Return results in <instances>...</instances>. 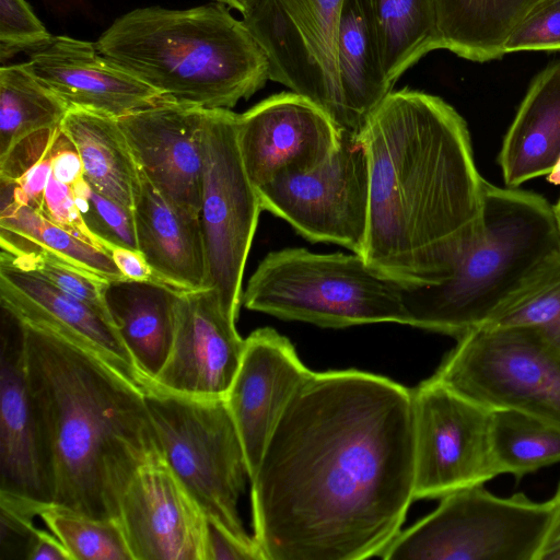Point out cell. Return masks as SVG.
Returning a JSON list of instances; mask_svg holds the SVG:
<instances>
[{
  "mask_svg": "<svg viewBox=\"0 0 560 560\" xmlns=\"http://www.w3.org/2000/svg\"><path fill=\"white\" fill-rule=\"evenodd\" d=\"M250 483L265 560L380 557L415 500L412 389L357 370L312 372Z\"/></svg>",
  "mask_w": 560,
  "mask_h": 560,
  "instance_id": "1",
  "label": "cell"
},
{
  "mask_svg": "<svg viewBox=\"0 0 560 560\" xmlns=\"http://www.w3.org/2000/svg\"><path fill=\"white\" fill-rule=\"evenodd\" d=\"M369 222L360 255L401 285L438 283L477 237L486 180L465 119L443 98L392 91L360 133Z\"/></svg>",
  "mask_w": 560,
  "mask_h": 560,
  "instance_id": "2",
  "label": "cell"
},
{
  "mask_svg": "<svg viewBox=\"0 0 560 560\" xmlns=\"http://www.w3.org/2000/svg\"><path fill=\"white\" fill-rule=\"evenodd\" d=\"M20 322L51 506L118 518L133 475L163 456L145 388L62 336Z\"/></svg>",
  "mask_w": 560,
  "mask_h": 560,
  "instance_id": "3",
  "label": "cell"
},
{
  "mask_svg": "<svg viewBox=\"0 0 560 560\" xmlns=\"http://www.w3.org/2000/svg\"><path fill=\"white\" fill-rule=\"evenodd\" d=\"M96 46L163 96L209 109H230L270 80L260 45L217 1L135 9L115 20Z\"/></svg>",
  "mask_w": 560,
  "mask_h": 560,
  "instance_id": "4",
  "label": "cell"
},
{
  "mask_svg": "<svg viewBox=\"0 0 560 560\" xmlns=\"http://www.w3.org/2000/svg\"><path fill=\"white\" fill-rule=\"evenodd\" d=\"M558 252L553 206L535 192L487 182L479 233L448 277L401 285L407 325L457 339L486 325Z\"/></svg>",
  "mask_w": 560,
  "mask_h": 560,
  "instance_id": "5",
  "label": "cell"
},
{
  "mask_svg": "<svg viewBox=\"0 0 560 560\" xmlns=\"http://www.w3.org/2000/svg\"><path fill=\"white\" fill-rule=\"evenodd\" d=\"M242 303L252 311L320 327L407 325L401 284L381 276L354 253L271 252L248 280Z\"/></svg>",
  "mask_w": 560,
  "mask_h": 560,
  "instance_id": "6",
  "label": "cell"
},
{
  "mask_svg": "<svg viewBox=\"0 0 560 560\" xmlns=\"http://www.w3.org/2000/svg\"><path fill=\"white\" fill-rule=\"evenodd\" d=\"M163 456L205 515L247 546L238 502L249 480L244 447L224 398L145 388Z\"/></svg>",
  "mask_w": 560,
  "mask_h": 560,
  "instance_id": "7",
  "label": "cell"
},
{
  "mask_svg": "<svg viewBox=\"0 0 560 560\" xmlns=\"http://www.w3.org/2000/svg\"><path fill=\"white\" fill-rule=\"evenodd\" d=\"M550 517L549 502L524 493L498 497L483 485L453 491L438 508L399 532L380 558L537 560Z\"/></svg>",
  "mask_w": 560,
  "mask_h": 560,
  "instance_id": "8",
  "label": "cell"
},
{
  "mask_svg": "<svg viewBox=\"0 0 560 560\" xmlns=\"http://www.w3.org/2000/svg\"><path fill=\"white\" fill-rule=\"evenodd\" d=\"M433 377L490 410L560 423V351L532 328L472 329L457 338Z\"/></svg>",
  "mask_w": 560,
  "mask_h": 560,
  "instance_id": "9",
  "label": "cell"
},
{
  "mask_svg": "<svg viewBox=\"0 0 560 560\" xmlns=\"http://www.w3.org/2000/svg\"><path fill=\"white\" fill-rule=\"evenodd\" d=\"M238 114L208 109L203 126L202 187L199 212L207 281L221 303L238 316L246 260L262 211L237 143Z\"/></svg>",
  "mask_w": 560,
  "mask_h": 560,
  "instance_id": "10",
  "label": "cell"
},
{
  "mask_svg": "<svg viewBox=\"0 0 560 560\" xmlns=\"http://www.w3.org/2000/svg\"><path fill=\"white\" fill-rule=\"evenodd\" d=\"M345 0H258L243 22L265 51L269 78L345 126L337 38Z\"/></svg>",
  "mask_w": 560,
  "mask_h": 560,
  "instance_id": "11",
  "label": "cell"
},
{
  "mask_svg": "<svg viewBox=\"0 0 560 560\" xmlns=\"http://www.w3.org/2000/svg\"><path fill=\"white\" fill-rule=\"evenodd\" d=\"M262 210L311 242L361 255L369 222V167L360 133L340 129L338 145L318 167L257 188Z\"/></svg>",
  "mask_w": 560,
  "mask_h": 560,
  "instance_id": "12",
  "label": "cell"
},
{
  "mask_svg": "<svg viewBox=\"0 0 560 560\" xmlns=\"http://www.w3.org/2000/svg\"><path fill=\"white\" fill-rule=\"evenodd\" d=\"M415 499L442 498L499 475L491 450L492 410L433 376L412 389Z\"/></svg>",
  "mask_w": 560,
  "mask_h": 560,
  "instance_id": "13",
  "label": "cell"
},
{
  "mask_svg": "<svg viewBox=\"0 0 560 560\" xmlns=\"http://www.w3.org/2000/svg\"><path fill=\"white\" fill-rule=\"evenodd\" d=\"M236 319L215 289L178 292L172 348L147 387L192 398H224L245 349Z\"/></svg>",
  "mask_w": 560,
  "mask_h": 560,
  "instance_id": "14",
  "label": "cell"
},
{
  "mask_svg": "<svg viewBox=\"0 0 560 560\" xmlns=\"http://www.w3.org/2000/svg\"><path fill=\"white\" fill-rule=\"evenodd\" d=\"M340 129L314 102L295 92L271 95L237 117V143L249 180L259 188L322 165Z\"/></svg>",
  "mask_w": 560,
  "mask_h": 560,
  "instance_id": "15",
  "label": "cell"
},
{
  "mask_svg": "<svg viewBox=\"0 0 560 560\" xmlns=\"http://www.w3.org/2000/svg\"><path fill=\"white\" fill-rule=\"evenodd\" d=\"M117 520L132 560H205L207 516L164 456L133 475Z\"/></svg>",
  "mask_w": 560,
  "mask_h": 560,
  "instance_id": "16",
  "label": "cell"
},
{
  "mask_svg": "<svg viewBox=\"0 0 560 560\" xmlns=\"http://www.w3.org/2000/svg\"><path fill=\"white\" fill-rule=\"evenodd\" d=\"M164 98L117 118L138 166L171 203L199 215L207 110Z\"/></svg>",
  "mask_w": 560,
  "mask_h": 560,
  "instance_id": "17",
  "label": "cell"
},
{
  "mask_svg": "<svg viewBox=\"0 0 560 560\" xmlns=\"http://www.w3.org/2000/svg\"><path fill=\"white\" fill-rule=\"evenodd\" d=\"M26 52V69L69 108L119 118L167 98L104 56L96 43L52 35Z\"/></svg>",
  "mask_w": 560,
  "mask_h": 560,
  "instance_id": "18",
  "label": "cell"
},
{
  "mask_svg": "<svg viewBox=\"0 0 560 560\" xmlns=\"http://www.w3.org/2000/svg\"><path fill=\"white\" fill-rule=\"evenodd\" d=\"M311 373L289 339L275 329L260 328L245 339L224 400L244 447L249 481L285 406Z\"/></svg>",
  "mask_w": 560,
  "mask_h": 560,
  "instance_id": "19",
  "label": "cell"
},
{
  "mask_svg": "<svg viewBox=\"0 0 560 560\" xmlns=\"http://www.w3.org/2000/svg\"><path fill=\"white\" fill-rule=\"evenodd\" d=\"M0 302L19 319L62 336L145 388L131 354L108 318L37 271L15 265L3 253Z\"/></svg>",
  "mask_w": 560,
  "mask_h": 560,
  "instance_id": "20",
  "label": "cell"
},
{
  "mask_svg": "<svg viewBox=\"0 0 560 560\" xmlns=\"http://www.w3.org/2000/svg\"><path fill=\"white\" fill-rule=\"evenodd\" d=\"M1 308L0 490L51 505L28 387L22 323Z\"/></svg>",
  "mask_w": 560,
  "mask_h": 560,
  "instance_id": "21",
  "label": "cell"
},
{
  "mask_svg": "<svg viewBox=\"0 0 560 560\" xmlns=\"http://www.w3.org/2000/svg\"><path fill=\"white\" fill-rule=\"evenodd\" d=\"M132 208L138 249L154 280L178 292L206 289L207 261L199 215L171 203L141 170Z\"/></svg>",
  "mask_w": 560,
  "mask_h": 560,
  "instance_id": "22",
  "label": "cell"
},
{
  "mask_svg": "<svg viewBox=\"0 0 560 560\" xmlns=\"http://www.w3.org/2000/svg\"><path fill=\"white\" fill-rule=\"evenodd\" d=\"M560 160V59L532 81L506 131L498 162L506 187L551 172Z\"/></svg>",
  "mask_w": 560,
  "mask_h": 560,
  "instance_id": "23",
  "label": "cell"
},
{
  "mask_svg": "<svg viewBox=\"0 0 560 560\" xmlns=\"http://www.w3.org/2000/svg\"><path fill=\"white\" fill-rule=\"evenodd\" d=\"M178 291L159 281L106 282L107 311L142 376L145 388L168 358L175 329Z\"/></svg>",
  "mask_w": 560,
  "mask_h": 560,
  "instance_id": "24",
  "label": "cell"
},
{
  "mask_svg": "<svg viewBox=\"0 0 560 560\" xmlns=\"http://www.w3.org/2000/svg\"><path fill=\"white\" fill-rule=\"evenodd\" d=\"M342 130L361 133L370 115L393 91L387 81L366 0H345L337 38Z\"/></svg>",
  "mask_w": 560,
  "mask_h": 560,
  "instance_id": "25",
  "label": "cell"
},
{
  "mask_svg": "<svg viewBox=\"0 0 560 560\" xmlns=\"http://www.w3.org/2000/svg\"><path fill=\"white\" fill-rule=\"evenodd\" d=\"M1 252L13 258L49 257L105 281L125 279L110 254L52 223L33 207L12 199V183L1 179Z\"/></svg>",
  "mask_w": 560,
  "mask_h": 560,
  "instance_id": "26",
  "label": "cell"
},
{
  "mask_svg": "<svg viewBox=\"0 0 560 560\" xmlns=\"http://www.w3.org/2000/svg\"><path fill=\"white\" fill-rule=\"evenodd\" d=\"M60 128L74 144L91 187L133 209L140 168L117 118L70 108Z\"/></svg>",
  "mask_w": 560,
  "mask_h": 560,
  "instance_id": "27",
  "label": "cell"
},
{
  "mask_svg": "<svg viewBox=\"0 0 560 560\" xmlns=\"http://www.w3.org/2000/svg\"><path fill=\"white\" fill-rule=\"evenodd\" d=\"M537 0H433L440 49L485 62L505 55V44Z\"/></svg>",
  "mask_w": 560,
  "mask_h": 560,
  "instance_id": "28",
  "label": "cell"
},
{
  "mask_svg": "<svg viewBox=\"0 0 560 560\" xmlns=\"http://www.w3.org/2000/svg\"><path fill=\"white\" fill-rule=\"evenodd\" d=\"M385 77L392 86L432 50L440 49L433 0H366Z\"/></svg>",
  "mask_w": 560,
  "mask_h": 560,
  "instance_id": "29",
  "label": "cell"
},
{
  "mask_svg": "<svg viewBox=\"0 0 560 560\" xmlns=\"http://www.w3.org/2000/svg\"><path fill=\"white\" fill-rule=\"evenodd\" d=\"M491 450L499 475L517 480L560 463V423L512 409L491 412Z\"/></svg>",
  "mask_w": 560,
  "mask_h": 560,
  "instance_id": "30",
  "label": "cell"
},
{
  "mask_svg": "<svg viewBox=\"0 0 560 560\" xmlns=\"http://www.w3.org/2000/svg\"><path fill=\"white\" fill-rule=\"evenodd\" d=\"M70 108L24 63L0 68V158L25 137L60 126Z\"/></svg>",
  "mask_w": 560,
  "mask_h": 560,
  "instance_id": "31",
  "label": "cell"
},
{
  "mask_svg": "<svg viewBox=\"0 0 560 560\" xmlns=\"http://www.w3.org/2000/svg\"><path fill=\"white\" fill-rule=\"evenodd\" d=\"M483 326L532 328L560 351V252L525 281Z\"/></svg>",
  "mask_w": 560,
  "mask_h": 560,
  "instance_id": "32",
  "label": "cell"
},
{
  "mask_svg": "<svg viewBox=\"0 0 560 560\" xmlns=\"http://www.w3.org/2000/svg\"><path fill=\"white\" fill-rule=\"evenodd\" d=\"M70 560H132L117 518H94L55 506L39 515Z\"/></svg>",
  "mask_w": 560,
  "mask_h": 560,
  "instance_id": "33",
  "label": "cell"
},
{
  "mask_svg": "<svg viewBox=\"0 0 560 560\" xmlns=\"http://www.w3.org/2000/svg\"><path fill=\"white\" fill-rule=\"evenodd\" d=\"M72 189L86 226L108 253L112 246L139 250L133 209L100 194L84 177L73 184Z\"/></svg>",
  "mask_w": 560,
  "mask_h": 560,
  "instance_id": "34",
  "label": "cell"
},
{
  "mask_svg": "<svg viewBox=\"0 0 560 560\" xmlns=\"http://www.w3.org/2000/svg\"><path fill=\"white\" fill-rule=\"evenodd\" d=\"M48 506L0 490V560H27L38 529L34 520Z\"/></svg>",
  "mask_w": 560,
  "mask_h": 560,
  "instance_id": "35",
  "label": "cell"
},
{
  "mask_svg": "<svg viewBox=\"0 0 560 560\" xmlns=\"http://www.w3.org/2000/svg\"><path fill=\"white\" fill-rule=\"evenodd\" d=\"M1 253L7 255L15 265L37 271L56 287L88 304L112 322L104 299V289L107 281L49 257L13 258L4 252Z\"/></svg>",
  "mask_w": 560,
  "mask_h": 560,
  "instance_id": "36",
  "label": "cell"
},
{
  "mask_svg": "<svg viewBox=\"0 0 560 560\" xmlns=\"http://www.w3.org/2000/svg\"><path fill=\"white\" fill-rule=\"evenodd\" d=\"M560 49V0H537L512 31L505 55Z\"/></svg>",
  "mask_w": 560,
  "mask_h": 560,
  "instance_id": "37",
  "label": "cell"
},
{
  "mask_svg": "<svg viewBox=\"0 0 560 560\" xmlns=\"http://www.w3.org/2000/svg\"><path fill=\"white\" fill-rule=\"evenodd\" d=\"M51 36L25 0H0L1 62L46 43Z\"/></svg>",
  "mask_w": 560,
  "mask_h": 560,
  "instance_id": "38",
  "label": "cell"
},
{
  "mask_svg": "<svg viewBox=\"0 0 560 560\" xmlns=\"http://www.w3.org/2000/svg\"><path fill=\"white\" fill-rule=\"evenodd\" d=\"M42 214L90 245L106 250L86 226L77 206L72 186L57 180L52 175L45 190Z\"/></svg>",
  "mask_w": 560,
  "mask_h": 560,
  "instance_id": "39",
  "label": "cell"
},
{
  "mask_svg": "<svg viewBox=\"0 0 560 560\" xmlns=\"http://www.w3.org/2000/svg\"><path fill=\"white\" fill-rule=\"evenodd\" d=\"M205 560H265L259 547L247 546L207 517Z\"/></svg>",
  "mask_w": 560,
  "mask_h": 560,
  "instance_id": "40",
  "label": "cell"
},
{
  "mask_svg": "<svg viewBox=\"0 0 560 560\" xmlns=\"http://www.w3.org/2000/svg\"><path fill=\"white\" fill-rule=\"evenodd\" d=\"M51 175L57 180L70 186L83 177L81 158L61 128L54 145Z\"/></svg>",
  "mask_w": 560,
  "mask_h": 560,
  "instance_id": "41",
  "label": "cell"
},
{
  "mask_svg": "<svg viewBox=\"0 0 560 560\" xmlns=\"http://www.w3.org/2000/svg\"><path fill=\"white\" fill-rule=\"evenodd\" d=\"M109 254L125 279L136 281L154 280L152 270L139 250L112 246Z\"/></svg>",
  "mask_w": 560,
  "mask_h": 560,
  "instance_id": "42",
  "label": "cell"
},
{
  "mask_svg": "<svg viewBox=\"0 0 560 560\" xmlns=\"http://www.w3.org/2000/svg\"><path fill=\"white\" fill-rule=\"evenodd\" d=\"M548 502L550 517L537 560H560V482Z\"/></svg>",
  "mask_w": 560,
  "mask_h": 560,
  "instance_id": "43",
  "label": "cell"
},
{
  "mask_svg": "<svg viewBox=\"0 0 560 560\" xmlns=\"http://www.w3.org/2000/svg\"><path fill=\"white\" fill-rule=\"evenodd\" d=\"M27 560H70V556L51 532L38 528Z\"/></svg>",
  "mask_w": 560,
  "mask_h": 560,
  "instance_id": "44",
  "label": "cell"
},
{
  "mask_svg": "<svg viewBox=\"0 0 560 560\" xmlns=\"http://www.w3.org/2000/svg\"><path fill=\"white\" fill-rule=\"evenodd\" d=\"M229 8L237 10L242 15L246 14L258 0H214Z\"/></svg>",
  "mask_w": 560,
  "mask_h": 560,
  "instance_id": "45",
  "label": "cell"
},
{
  "mask_svg": "<svg viewBox=\"0 0 560 560\" xmlns=\"http://www.w3.org/2000/svg\"><path fill=\"white\" fill-rule=\"evenodd\" d=\"M548 180L552 184H560V160L558 163L553 166L551 172L547 174Z\"/></svg>",
  "mask_w": 560,
  "mask_h": 560,
  "instance_id": "46",
  "label": "cell"
},
{
  "mask_svg": "<svg viewBox=\"0 0 560 560\" xmlns=\"http://www.w3.org/2000/svg\"><path fill=\"white\" fill-rule=\"evenodd\" d=\"M555 217L560 230V198L558 199L557 203L553 206Z\"/></svg>",
  "mask_w": 560,
  "mask_h": 560,
  "instance_id": "47",
  "label": "cell"
}]
</instances>
